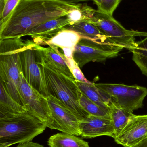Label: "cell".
I'll list each match as a JSON object with an SVG mask.
<instances>
[{
	"label": "cell",
	"mask_w": 147,
	"mask_h": 147,
	"mask_svg": "<svg viewBox=\"0 0 147 147\" xmlns=\"http://www.w3.org/2000/svg\"><path fill=\"white\" fill-rule=\"evenodd\" d=\"M122 0H94L98 10L113 16L114 12Z\"/></svg>",
	"instance_id": "obj_24"
},
{
	"label": "cell",
	"mask_w": 147,
	"mask_h": 147,
	"mask_svg": "<svg viewBox=\"0 0 147 147\" xmlns=\"http://www.w3.org/2000/svg\"><path fill=\"white\" fill-rule=\"evenodd\" d=\"M80 4L56 0H21L0 31V40L25 36L34 28L55 18L66 16Z\"/></svg>",
	"instance_id": "obj_1"
},
{
	"label": "cell",
	"mask_w": 147,
	"mask_h": 147,
	"mask_svg": "<svg viewBox=\"0 0 147 147\" xmlns=\"http://www.w3.org/2000/svg\"><path fill=\"white\" fill-rule=\"evenodd\" d=\"M59 1L66 3H71V4H76L77 3L80 2L85 1H94V0H56Z\"/></svg>",
	"instance_id": "obj_28"
},
{
	"label": "cell",
	"mask_w": 147,
	"mask_h": 147,
	"mask_svg": "<svg viewBox=\"0 0 147 147\" xmlns=\"http://www.w3.org/2000/svg\"><path fill=\"white\" fill-rule=\"evenodd\" d=\"M46 127L28 111L0 118V147L32 142Z\"/></svg>",
	"instance_id": "obj_4"
},
{
	"label": "cell",
	"mask_w": 147,
	"mask_h": 147,
	"mask_svg": "<svg viewBox=\"0 0 147 147\" xmlns=\"http://www.w3.org/2000/svg\"><path fill=\"white\" fill-rule=\"evenodd\" d=\"M47 99L53 120L51 129H56L77 136H80L79 121L76 116L55 97L50 95Z\"/></svg>",
	"instance_id": "obj_10"
},
{
	"label": "cell",
	"mask_w": 147,
	"mask_h": 147,
	"mask_svg": "<svg viewBox=\"0 0 147 147\" xmlns=\"http://www.w3.org/2000/svg\"><path fill=\"white\" fill-rule=\"evenodd\" d=\"M147 137V115H133L121 132L114 139L124 147H134Z\"/></svg>",
	"instance_id": "obj_11"
},
{
	"label": "cell",
	"mask_w": 147,
	"mask_h": 147,
	"mask_svg": "<svg viewBox=\"0 0 147 147\" xmlns=\"http://www.w3.org/2000/svg\"><path fill=\"white\" fill-rule=\"evenodd\" d=\"M79 104L82 108L89 115L110 118L109 114L99 107L83 93L79 98Z\"/></svg>",
	"instance_id": "obj_23"
},
{
	"label": "cell",
	"mask_w": 147,
	"mask_h": 147,
	"mask_svg": "<svg viewBox=\"0 0 147 147\" xmlns=\"http://www.w3.org/2000/svg\"><path fill=\"white\" fill-rule=\"evenodd\" d=\"M82 20L94 24L110 44L126 48L129 51L135 47V37H147V32L129 30L112 16L96 10L86 4H80Z\"/></svg>",
	"instance_id": "obj_3"
},
{
	"label": "cell",
	"mask_w": 147,
	"mask_h": 147,
	"mask_svg": "<svg viewBox=\"0 0 147 147\" xmlns=\"http://www.w3.org/2000/svg\"><path fill=\"white\" fill-rule=\"evenodd\" d=\"M94 85L110 99L112 103L131 113L142 108L147 96V88L140 86L107 83Z\"/></svg>",
	"instance_id": "obj_7"
},
{
	"label": "cell",
	"mask_w": 147,
	"mask_h": 147,
	"mask_svg": "<svg viewBox=\"0 0 147 147\" xmlns=\"http://www.w3.org/2000/svg\"><path fill=\"white\" fill-rule=\"evenodd\" d=\"M130 51L133 53L134 62L142 74L147 76V37L136 42L135 47Z\"/></svg>",
	"instance_id": "obj_21"
},
{
	"label": "cell",
	"mask_w": 147,
	"mask_h": 147,
	"mask_svg": "<svg viewBox=\"0 0 147 147\" xmlns=\"http://www.w3.org/2000/svg\"><path fill=\"white\" fill-rule=\"evenodd\" d=\"M20 89L23 106L27 111L51 129L53 120L47 98L28 84L22 72L20 78Z\"/></svg>",
	"instance_id": "obj_9"
},
{
	"label": "cell",
	"mask_w": 147,
	"mask_h": 147,
	"mask_svg": "<svg viewBox=\"0 0 147 147\" xmlns=\"http://www.w3.org/2000/svg\"><path fill=\"white\" fill-rule=\"evenodd\" d=\"M81 36L74 31L64 29L43 45H52L60 48L63 54L68 59H73V52Z\"/></svg>",
	"instance_id": "obj_15"
},
{
	"label": "cell",
	"mask_w": 147,
	"mask_h": 147,
	"mask_svg": "<svg viewBox=\"0 0 147 147\" xmlns=\"http://www.w3.org/2000/svg\"><path fill=\"white\" fill-rule=\"evenodd\" d=\"M71 23L66 16L55 18L47 21L30 30L25 36H30L37 45H43Z\"/></svg>",
	"instance_id": "obj_13"
},
{
	"label": "cell",
	"mask_w": 147,
	"mask_h": 147,
	"mask_svg": "<svg viewBox=\"0 0 147 147\" xmlns=\"http://www.w3.org/2000/svg\"><path fill=\"white\" fill-rule=\"evenodd\" d=\"M123 49L108 42L82 38L75 47L73 59L82 68L90 62H102L115 57Z\"/></svg>",
	"instance_id": "obj_8"
},
{
	"label": "cell",
	"mask_w": 147,
	"mask_h": 147,
	"mask_svg": "<svg viewBox=\"0 0 147 147\" xmlns=\"http://www.w3.org/2000/svg\"><path fill=\"white\" fill-rule=\"evenodd\" d=\"M40 45L33 41L27 40L20 51L22 72L29 85L43 96H50L44 71L41 64Z\"/></svg>",
	"instance_id": "obj_6"
},
{
	"label": "cell",
	"mask_w": 147,
	"mask_h": 147,
	"mask_svg": "<svg viewBox=\"0 0 147 147\" xmlns=\"http://www.w3.org/2000/svg\"><path fill=\"white\" fill-rule=\"evenodd\" d=\"M109 112L114 129L116 137L126 127L133 114L116 106L112 102L109 106Z\"/></svg>",
	"instance_id": "obj_20"
},
{
	"label": "cell",
	"mask_w": 147,
	"mask_h": 147,
	"mask_svg": "<svg viewBox=\"0 0 147 147\" xmlns=\"http://www.w3.org/2000/svg\"><path fill=\"white\" fill-rule=\"evenodd\" d=\"M47 143L49 147H90L88 142L77 136L63 132L51 136Z\"/></svg>",
	"instance_id": "obj_19"
},
{
	"label": "cell",
	"mask_w": 147,
	"mask_h": 147,
	"mask_svg": "<svg viewBox=\"0 0 147 147\" xmlns=\"http://www.w3.org/2000/svg\"><path fill=\"white\" fill-rule=\"evenodd\" d=\"M21 0H0V31L5 26Z\"/></svg>",
	"instance_id": "obj_22"
},
{
	"label": "cell",
	"mask_w": 147,
	"mask_h": 147,
	"mask_svg": "<svg viewBox=\"0 0 147 147\" xmlns=\"http://www.w3.org/2000/svg\"><path fill=\"white\" fill-rule=\"evenodd\" d=\"M0 118L27 111L25 107L17 102L0 82Z\"/></svg>",
	"instance_id": "obj_18"
},
{
	"label": "cell",
	"mask_w": 147,
	"mask_h": 147,
	"mask_svg": "<svg viewBox=\"0 0 147 147\" xmlns=\"http://www.w3.org/2000/svg\"><path fill=\"white\" fill-rule=\"evenodd\" d=\"M134 147H147V137Z\"/></svg>",
	"instance_id": "obj_29"
},
{
	"label": "cell",
	"mask_w": 147,
	"mask_h": 147,
	"mask_svg": "<svg viewBox=\"0 0 147 147\" xmlns=\"http://www.w3.org/2000/svg\"><path fill=\"white\" fill-rule=\"evenodd\" d=\"M80 136L85 139H91L107 136L115 137L114 129L110 118L89 115L79 122Z\"/></svg>",
	"instance_id": "obj_12"
},
{
	"label": "cell",
	"mask_w": 147,
	"mask_h": 147,
	"mask_svg": "<svg viewBox=\"0 0 147 147\" xmlns=\"http://www.w3.org/2000/svg\"><path fill=\"white\" fill-rule=\"evenodd\" d=\"M65 29L77 33L82 38L108 43L107 38L101 33L97 27L94 24L86 21L80 20L71 23L66 26Z\"/></svg>",
	"instance_id": "obj_16"
},
{
	"label": "cell",
	"mask_w": 147,
	"mask_h": 147,
	"mask_svg": "<svg viewBox=\"0 0 147 147\" xmlns=\"http://www.w3.org/2000/svg\"><path fill=\"white\" fill-rule=\"evenodd\" d=\"M16 147H44V146L38 143L30 142L26 143L19 144Z\"/></svg>",
	"instance_id": "obj_27"
},
{
	"label": "cell",
	"mask_w": 147,
	"mask_h": 147,
	"mask_svg": "<svg viewBox=\"0 0 147 147\" xmlns=\"http://www.w3.org/2000/svg\"><path fill=\"white\" fill-rule=\"evenodd\" d=\"M80 6L78 8L73 9L66 16L69 18V20H70L71 22V23H74V22L82 20V13L80 9Z\"/></svg>",
	"instance_id": "obj_26"
},
{
	"label": "cell",
	"mask_w": 147,
	"mask_h": 147,
	"mask_svg": "<svg viewBox=\"0 0 147 147\" xmlns=\"http://www.w3.org/2000/svg\"><path fill=\"white\" fill-rule=\"evenodd\" d=\"M68 65L75 80L83 83L91 84L84 75L80 68L73 59H68Z\"/></svg>",
	"instance_id": "obj_25"
},
{
	"label": "cell",
	"mask_w": 147,
	"mask_h": 147,
	"mask_svg": "<svg viewBox=\"0 0 147 147\" xmlns=\"http://www.w3.org/2000/svg\"><path fill=\"white\" fill-rule=\"evenodd\" d=\"M75 81L82 93L109 114V106L111 103L110 99L98 89L94 84L83 83L77 80Z\"/></svg>",
	"instance_id": "obj_17"
},
{
	"label": "cell",
	"mask_w": 147,
	"mask_h": 147,
	"mask_svg": "<svg viewBox=\"0 0 147 147\" xmlns=\"http://www.w3.org/2000/svg\"><path fill=\"white\" fill-rule=\"evenodd\" d=\"M41 64L50 95L62 102L79 121L87 117L89 115L79 104L82 92L75 80L58 72L49 66L43 60L41 55Z\"/></svg>",
	"instance_id": "obj_5"
},
{
	"label": "cell",
	"mask_w": 147,
	"mask_h": 147,
	"mask_svg": "<svg viewBox=\"0 0 147 147\" xmlns=\"http://www.w3.org/2000/svg\"><path fill=\"white\" fill-rule=\"evenodd\" d=\"M47 47L39 45V50L43 60L49 66L60 73L76 80L68 65V59L57 47L49 45Z\"/></svg>",
	"instance_id": "obj_14"
},
{
	"label": "cell",
	"mask_w": 147,
	"mask_h": 147,
	"mask_svg": "<svg viewBox=\"0 0 147 147\" xmlns=\"http://www.w3.org/2000/svg\"><path fill=\"white\" fill-rule=\"evenodd\" d=\"M26 44L21 38L0 40V82L9 95L21 105L20 81L22 73L20 51Z\"/></svg>",
	"instance_id": "obj_2"
}]
</instances>
